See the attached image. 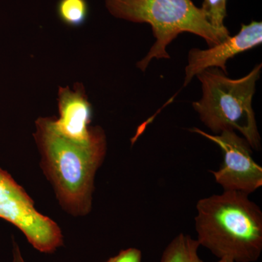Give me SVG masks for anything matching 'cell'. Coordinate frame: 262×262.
<instances>
[{
	"mask_svg": "<svg viewBox=\"0 0 262 262\" xmlns=\"http://www.w3.org/2000/svg\"><path fill=\"white\" fill-rule=\"evenodd\" d=\"M262 42V23L252 21L248 25L242 24L236 35L229 36L217 46L207 50L192 48L188 53V63L185 68L184 86L190 83L193 77L209 68H220L227 74L226 63L230 58Z\"/></svg>",
	"mask_w": 262,
	"mask_h": 262,
	"instance_id": "52a82bcc",
	"label": "cell"
},
{
	"mask_svg": "<svg viewBox=\"0 0 262 262\" xmlns=\"http://www.w3.org/2000/svg\"><path fill=\"white\" fill-rule=\"evenodd\" d=\"M142 255L140 250L135 248H127L120 251L118 255L106 262H141Z\"/></svg>",
	"mask_w": 262,
	"mask_h": 262,
	"instance_id": "7c38bea8",
	"label": "cell"
},
{
	"mask_svg": "<svg viewBox=\"0 0 262 262\" xmlns=\"http://www.w3.org/2000/svg\"><path fill=\"white\" fill-rule=\"evenodd\" d=\"M190 130L213 141L222 149L223 163L219 170L211 172L224 191H236L249 195L261 187L262 168L253 159L252 148L244 137L234 130L222 131L215 135L198 127Z\"/></svg>",
	"mask_w": 262,
	"mask_h": 262,
	"instance_id": "8992f818",
	"label": "cell"
},
{
	"mask_svg": "<svg viewBox=\"0 0 262 262\" xmlns=\"http://www.w3.org/2000/svg\"><path fill=\"white\" fill-rule=\"evenodd\" d=\"M106 7L115 18L151 26L156 41L136 64L143 72L155 58L169 59L167 47L183 32L203 38L209 48L229 37L213 28L192 0H106Z\"/></svg>",
	"mask_w": 262,
	"mask_h": 262,
	"instance_id": "3957f363",
	"label": "cell"
},
{
	"mask_svg": "<svg viewBox=\"0 0 262 262\" xmlns=\"http://www.w3.org/2000/svg\"><path fill=\"white\" fill-rule=\"evenodd\" d=\"M34 136L42 155L43 170L54 187L60 204L72 214H88L95 175L106 154L104 131L95 127L89 142H75L57 132L53 117H39Z\"/></svg>",
	"mask_w": 262,
	"mask_h": 262,
	"instance_id": "6da1fadb",
	"label": "cell"
},
{
	"mask_svg": "<svg viewBox=\"0 0 262 262\" xmlns=\"http://www.w3.org/2000/svg\"><path fill=\"white\" fill-rule=\"evenodd\" d=\"M13 262H25L23 257H22L20 249L16 245L14 246V249H13Z\"/></svg>",
	"mask_w": 262,
	"mask_h": 262,
	"instance_id": "4fadbf2b",
	"label": "cell"
},
{
	"mask_svg": "<svg viewBox=\"0 0 262 262\" xmlns=\"http://www.w3.org/2000/svg\"><path fill=\"white\" fill-rule=\"evenodd\" d=\"M89 8L86 0H59L57 5V14L66 25L80 27L89 16Z\"/></svg>",
	"mask_w": 262,
	"mask_h": 262,
	"instance_id": "30bf717a",
	"label": "cell"
},
{
	"mask_svg": "<svg viewBox=\"0 0 262 262\" xmlns=\"http://www.w3.org/2000/svg\"><path fill=\"white\" fill-rule=\"evenodd\" d=\"M200 246L191 236L179 234L165 248L160 262H203L198 255Z\"/></svg>",
	"mask_w": 262,
	"mask_h": 262,
	"instance_id": "9c48e42d",
	"label": "cell"
},
{
	"mask_svg": "<svg viewBox=\"0 0 262 262\" xmlns=\"http://www.w3.org/2000/svg\"><path fill=\"white\" fill-rule=\"evenodd\" d=\"M227 0H204L201 8L208 23L229 37L230 34L224 23L227 17Z\"/></svg>",
	"mask_w": 262,
	"mask_h": 262,
	"instance_id": "8fae6325",
	"label": "cell"
},
{
	"mask_svg": "<svg viewBox=\"0 0 262 262\" xmlns=\"http://www.w3.org/2000/svg\"><path fill=\"white\" fill-rule=\"evenodd\" d=\"M59 117H53V125L63 137L75 142L87 143L94 135L95 127L90 126L93 107L83 84L77 82L73 89L58 88Z\"/></svg>",
	"mask_w": 262,
	"mask_h": 262,
	"instance_id": "ba28073f",
	"label": "cell"
},
{
	"mask_svg": "<svg viewBox=\"0 0 262 262\" xmlns=\"http://www.w3.org/2000/svg\"><path fill=\"white\" fill-rule=\"evenodd\" d=\"M262 64L256 65L247 75L232 79L219 68H209L196 75L203 96L192 103L201 121L215 134L238 131L251 147L261 149V137L252 106L256 84Z\"/></svg>",
	"mask_w": 262,
	"mask_h": 262,
	"instance_id": "277c9868",
	"label": "cell"
},
{
	"mask_svg": "<svg viewBox=\"0 0 262 262\" xmlns=\"http://www.w3.org/2000/svg\"><path fill=\"white\" fill-rule=\"evenodd\" d=\"M0 218L18 227L38 251L51 253L63 244L61 229L34 208V203L8 172L0 168Z\"/></svg>",
	"mask_w": 262,
	"mask_h": 262,
	"instance_id": "5b68a950",
	"label": "cell"
},
{
	"mask_svg": "<svg viewBox=\"0 0 262 262\" xmlns=\"http://www.w3.org/2000/svg\"><path fill=\"white\" fill-rule=\"evenodd\" d=\"M195 229L200 246L219 258L254 262L262 251V212L236 191H224L196 203Z\"/></svg>",
	"mask_w": 262,
	"mask_h": 262,
	"instance_id": "7a4b0ae2",
	"label": "cell"
},
{
	"mask_svg": "<svg viewBox=\"0 0 262 262\" xmlns=\"http://www.w3.org/2000/svg\"><path fill=\"white\" fill-rule=\"evenodd\" d=\"M216 262H234L232 259H229V258H220L218 261Z\"/></svg>",
	"mask_w": 262,
	"mask_h": 262,
	"instance_id": "5bb4252c",
	"label": "cell"
}]
</instances>
